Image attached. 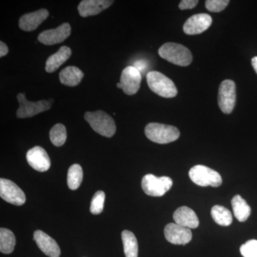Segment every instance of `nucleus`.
<instances>
[{"instance_id": "nucleus-1", "label": "nucleus", "mask_w": 257, "mask_h": 257, "mask_svg": "<svg viewBox=\"0 0 257 257\" xmlns=\"http://www.w3.org/2000/svg\"><path fill=\"white\" fill-rule=\"evenodd\" d=\"M159 55L164 60L181 67H187L192 63V52L180 44L167 42L159 49Z\"/></svg>"}, {"instance_id": "nucleus-2", "label": "nucleus", "mask_w": 257, "mask_h": 257, "mask_svg": "<svg viewBox=\"0 0 257 257\" xmlns=\"http://www.w3.org/2000/svg\"><path fill=\"white\" fill-rule=\"evenodd\" d=\"M84 119L96 133L106 138H111L116 133V124L110 115L105 111L97 110L87 111Z\"/></svg>"}, {"instance_id": "nucleus-3", "label": "nucleus", "mask_w": 257, "mask_h": 257, "mask_svg": "<svg viewBox=\"0 0 257 257\" xmlns=\"http://www.w3.org/2000/svg\"><path fill=\"white\" fill-rule=\"evenodd\" d=\"M145 135L153 143L165 145L173 143L180 136L178 128L172 125L152 122L145 127Z\"/></svg>"}, {"instance_id": "nucleus-4", "label": "nucleus", "mask_w": 257, "mask_h": 257, "mask_svg": "<svg viewBox=\"0 0 257 257\" xmlns=\"http://www.w3.org/2000/svg\"><path fill=\"white\" fill-rule=\"evenodd\" d=\"M147 82L152 92L162 97H175L178 92L173 81L157 71L147 74Z\"/></svg>"}, {"instance_id": "nucleus-5", "label": "nucleus", "mask_w": 257, "mask_h": 257, "mask_svg": "<svg viewBox=\"0 0 257 257\" xmlns=\"http://www.w3.org/2000/svg\"><path fill=\"white\" fill-rule=\"evenodd\" d=\"M191 180L201 187H218L222 184L221 175L215 170L204 165H196L189 172Z\"/></svg>"}, {"instance_id": "nucleus-6", "label": "nucleus", "mask_w": 257, "mask_h": 257, "mask_svg": "<svg viewBox=\"0 0 257 257\" xmlns=\"http://www.w3.org/2000/svg\"><path fill=\"white\" fill-rule=\"evenodd\" d=\"M173 185V181L169 177H157L149 174L142 181V187L147 195L151 197H162Z\"/></svg>"}, {"instance_id": "nucleus-7", "label": "nucleus", "mask_w": 257, "mask_h": 257, "mask_svg": "<svg viewBox=\"0 0 257 257\" xmlns=\"http://www.w3.org/2000/svg\"><path fill=\"white\" fill-rule=\"evenodd\" d=\"M17 99L20 104V107L17 111V116L21 119L32 117L35 115L49 110L52 106V101L45 99L38 101H28L23 93L18 94Z\"/></svg>"}, {"instance_id": "nucleus-8", "label": "nucleus", "mask_w": 257, "mask_h": 257, "mask_svg": "<svg viewBox=\"0 0 257 257\" xmlns=\"http://www.w3.org/2000/svg\"><path fill=\"white\" fill-rule=\"evenodd\" d=\"M236 84L231 79H226L221 83L218 94L219 109L224 114H230L236 104Z\"/></svg>"}, {"instance_id": "nucleus-9", "label": "nucleus", "mask_w": 257, "mask_h": 257, "mask_svg": "<svg viewBox=\"0 0 257 257\" xmlns=\"http://www.w3.org/2000/svg\"><path fill=\"white\" fill-rule=\"evenodd\" d=\"M0 196L7 202L14 205H23L26 202L23 191L9 179H0Z\"/></svg>"}, {"instance_id": "nucleus-10", "label": "nucleus", "mask_w": 257, "mask_h": 257, "mask_svg": "<svg viewBox=\"0 0 257 257\" xmlns=\"http://www.w3.org/2000/svg\"><path fill=\"white\" fill-rule=\"evenodd\" d=\"M142 74L134 66H128L121 72L120 84L121 89L127 95H134L140 89Z\"/></svg>"}, {"instance_id": "nucleus-11", "label": "nucleus", "mask_w": 257, "mask_h": 257, "mask_svg": "<svg viewBox=\"0 0 257 257\" xmlns=\"http://www.w3.org/2000/svg\"><path fill=\"white\" fill-rule=\"evenodd\" d=\"M165 236L169 242L177 245L187 244L192 239L190 229L176 223H170L165 226Z\"/></svg>"}, {"instance_id": "nucleus-12", "label": "nucleus", "mask_w": 257, "mask_h": 257, "mask_svg": "<svg viewBox=\"0 0 257 257\" xmlns=\"http://www.w3.org/2000/svg\"><path fill=\"white\" fill-rule=\"evenodd\" d=\"M71 34L69 23H64L56 29L45 30L38 36L39 42L45 45H53L64 42Z\"/></svg>"}, {"instance_id": "nucleus-13", "label": "nucleus", "mask_w": 257, "mask_h": 257, "mask_svg": "<svg viewBox=\"0 0 257 257\" xmlns=\"http://www.w3.org/2000/svg\"><path fill=\"white\" fill-rule=\"evenodd\" d=\"M212 18L208 14L193 15L185 22L183 26L184 33L189 35H199L209 28Z\"/></svg>"}, {"instance_id": "nucleus-14", "label": "nucleus", "mask_w": 257, "mask_h": 257, "mask_svg": "<svg viewBox=\"0 0 257 257\" xmlns=\"http://www.w3.org/2000/svg\"><path fill=\"white\" fill-rule=\"evenodd\" d=\"M27 161L34 170L46 172L50 168L51 161L47 152L41 147L36 146L27 153Z\"/></svg>"}, {"instance_id": "nucleus-15", "label": "nucleus", "mask_w": 257, "mask_h": 257, "mask_svg": "<svg viewBox=\"0 0 257 257\" xmlns=\"http://www.w3.org/2000/svg\"><path fill=\"white\" fill-rule=\"evenodd\" d=\"M34 239L36 241L37 246L40 250L50 257H59L61 251L57 241L51 236L40 230H37L34 233Z\"/></svg>"}, {"instance_id": "nucleus-16", "label": "nucleus", "mask_w": 257, "mask_h": 257, "mask_svg": "<svg viewBox=\"0 0 257 257\" xmlns=\"http://www.w3.org/2000/svg\"><path fill=\"white\" fill-rule=\"evenodd\" d=\"M49 17V12L46 9H40L34 13L23 15L19 21V27L26 32L36 30Z\"/></svg>"}, {"instance_id": "nucleus-17", "label": "nucleus", "mask_w": 257, "mask_h": 257, "mask_svg": "<svg viewBox=\"0 0 257 257\" xmlns=\"http://www.w3.org/2000/svg\"><path fill=\"white\" fill-rule=\"evenodd\" d=\"M113 3L108 0H83L78 6L79 13L83 18L94 16L107 9Z\"/></svg>"}, {"instance_id": "nucleus-18", "label": "nucleus", "mask_w": 257, "mask_h": 257, "mask_svg": "<svg viewBox=\"0 0 257 257\" xmlns=\"http://www.w3.org/2000/svg\"><path fill=\"white\" fill-rule=\"evenodd\" d=\"M173 219L176 224L189 229H196L199 225L197 214L192 209L187 207L178 208L174 213Z\"/></svg>"}, {"instance_id": "nucleus-19", "label": "nucleus", "mask_w": 257, "mask_h": 257, "mask_svg": "<svg viewBox=\"0 0 257 257\" xmlns=\"http://www.w3.org/2000/svg\"><path fill=\"white\" fill-rule=\"evenodd\" d=\"M72 55V50L69 47L62 46L56 53L49 57L46 62L45 70L48 73H52L59 69Z\"/></svg>"}, {"instance_id": "nucleus-20", "label": "nucleus", "mask_w": 257, "mask_h": 257, "mask_svg": "<svg viewBox=\"0 0 257 257\" xmlns=\"http://www.w3.org/2000/svg\"><path fill=\"white\" fill-rule=\"evenodd\" d=\"M84 77V73L77 67L69 66L61 71L60 80L64 85L74 87L78 85Z\"/></svg>"}, {"instance_id": "nucleus-21", "label": "nucleus", "mask_w": 257, "mask_h": 257, "mask_svg": "<svg viewBox=\"0 0 257 257\" xmlns=\"http://www.w3.org/2000/svg\"><path fill=\"white\" fill-rule=\"evenodd\" d=\"M231 206H232L234 215L238 221L243 222L247 220L251 214V207L241 196L235 195L232 198Z\"/></svg>"}, {"instance_id": "nucleus-22", "label": "nucleus", "mask_w": 257, "mask_h": 257, "mask_svg": "<svg viewBox=\"0 0 257 257\" xmlns=\"http://www.w3.org/2000/svg\"><path fill=\"white\" fill-rule=\"evenodd\" d=\"M124 251L126 257H138V242L132 231L124 230L121 232Z\"/></svg>"}, {"instance_id": "nucleus-23", "label": "nucleus", "mask_w": 257, "mask_h": 257, "mask_svg": "<svg viewBox=\"0 0 257 257\" xmlns=\"http://www.w3.org/2000/svg\"><path fill=\"white\" fill-rule=\"evenodd\" d=\"M211 214L216 224L221 226H229L232 223L233 217L231 211L223 206H214L211 209Z\"/></svg>"}, {"instance_id": "nucleus-24", "label": "nucleus", "mask_w": 257, "mask_h": 257, "mask_svg": "<svg viewBox=\"0 0 257 257\" xmlns=\"http://www.w3.org/2000/svg\"><path fill=\"white\" fill-rule=\"evenodd\" d=\"M16 239L11 230L0 229V251L5 254H9L14 250Z\"/></svg>"}, {"instance_id": "nucleus-25", "label": "nucleus", "mask_w": 257, "mask_h": 257, "mask_svg": "<svg viewBox=\"0 0 257 257\" xmlns=\"http://www.w3.org/2000/svg\"><path fill=\"white\" fill-rule=\"evenodd\" d=\"M83 179V170L82 167L78 164L71 166L67 173V184L69 188L76 190L82 184Z\"/></svg>"}, {"instance_id": "nucleus-26", "label": "nucleus", "mask_w": 257, "mask_h": 257, "mask_svg": "<svg viewBox=\"0 0 257 257\" xmlns=\"http://www.w3.org/2000/svg\"><path fill=\"white\" fill-rule=\"evenodd\" d=\"M51 142L56 147H61L67 140V130L62 124H57L51 128L50 133Z\"/></svg>"}, {"instance_id": "nucleus-27", "label": "nucleus", "mask_w": 257, "mask_h": 257, "mask_svg": "<svg viewBox=\"0 0 257 257\" xmlns=\"http://www.w3.org/2000/svg\"><path fill=\"white\" fill-rule=\"evenodd\" d=\"M105 194L102 191H98L94 194L91 202L90 211L92 214L97 215L102 212L104 209Z\"/></svg>"}, {"instance_id": "nucleus-28", "label": "nucleus", "mask_w": 257, "mask_h": 257, "mask_svg": "<svg viewBox=\"0 0 257 257\" xmlns=\"http://www.w3.org/2000/svg\"><path fill=\"white\" fill-rule=\"evenodd\" d=\"M240 252L243 257H257V240L246 241L240 247Z\"/></svg>"}, {"instance_id": "nucleus-29", "label": "nucleus", "mask_w": 257, "mask_h": 257, "mask_svg": "<svg viewBox=\"0 0 257 257\" xmlns=\"http://www.w3.org/2000/svg\"><path fill=\"white\" fill-rule=\"evenodd\" d=\"M229 3V0H207L205 7L211 13H220L228 6Z\"/></svg>"}, {"instance_id": "nucleus-30", "label": "nucleus", "mask_w": 257, "mask_h": 257, "mask_svg": "<svg viewBox=\"0 0 257 257\" xmlns=\"http://www.w3.org/2000/svg\"><path fill=\"white\" fill-rule=\"evenodd\" d=\"M198 3H199V1H197V0H182L179 3V9L182 10H191L195 8Z\"/></svg>"}, {"instance_id": "nucleus-31", "label": "nucleus", "mask_w": 257, "mask_h": 257, "mask_svg": "<svg viewBox=\"0 0 257 257\" xmlns=\"http://www.w3.org/2000/svg\"><path fill=\"white\" fill-rule=\"evenodd\" d=\"M147 62L145 60H138L135 62L134 64V67H135L140 73L142 72H145V71L147 69Z\"/></svg>"}, {"instance_id": "nucleus-32", "label": "nucleus", "mask_w": 257, "mask_h": 257, "mask_svg": "<svg viewBox=\"0 0 257 257\" xmlns=\"http://www.w3.org/2000/svg\"><path fill=\"white\" fill-rule=\"evenodd\" d=\"M9 52L8 46L3 42H0V57H5Z\"/></svg>"}, {"instance_id": "nucleus-33", "label": "nucleus", "mask_w": 257, "mask_h": 257, "mask_svg": "<svg viewBox=\"0 0 257 257\" xmlns=\"http://www.w3.org/2000/svg\"><path fill=\"white\" fill-rule=\"evenodd\" d=\"M251 65H252L253 69H254L255 72L257 74V57H253L251 59Z\"/></svg>"}]
</instances>
